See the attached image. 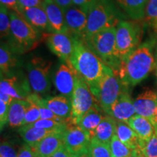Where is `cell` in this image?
<instances>
[{
	"label": "cell",
	"instance_id": "6da1fadb",
	"mask_svg": "<svg viewBox=\"0 0 157 157\" xmlns=\"http://www.w3.org/2000/svg\"><path fill=\"white\" fill-rule=\"evenodd\" d=\"M74 52L70 59V66L89 85L97 100L99 84L109 66L79 39L74 38Z\"/></svg>",
	"mask_w": 157,
	"mask_h": 157
},
{
	"label": "cell",
	"instance_id": "7a4b0ae2",
	"mask_svg": "<svg viewBox=\"0 0 157 157\" xmlns=\"http://www.w3.org/2000/svg\"><path fill=\"white\" fill-rule=\"evenodd\" d=\"M156 63L153 53V44L145 42L121 59L119 75L125 87L140 84L152 72Z\"/></svg>",
	"mask_w": 157,
	"mask_h": 157
},
{
	"label": "cell",
	"instance_id": "3957f363",
	"mask_svg": "<svg viewBox=\"0 0 157 157\" xmlns=\"http://www.w3.org/2000/svg\"><path fill=\"white\" fill-rule=\"evenodd\" d=\"M87 15V26L82 41L98 31L117 26L123 18L112 0H95L90 6Z\"/></svg>",
	"mask_w": 157,
	"mask_h": 157
},
{
	"label": "cell",
	"instance_id": "277c9868",
	"mask_svg": "<svg viewBox=\"0 0 157 157\" xmlns=\"http://www.w3.org/2000/svg\"><path fill=\"white\" fill-rule=\"evenodd\" d=\"M116 34V26L111 27L98 31L83 42L104 63L119 73L121 60L118 55Z\"/></svg>",
	"mask_w": 157,
	"mask_h": 157
},
{
	"label": "cell",
	"instance_id": "5b68a950",
	"mask_svg": "<svg viewBox=\"0 0 157 157\" xmlns=\"http://www.w3.org/2000/svg\"><path fill=\"white\" fill-rule=\"evenodd\" d=\"M10 46L18 54L32 49L39 39L41 31L32 26L17 12L10 11Z\"/></svg>",
	"mask_w": 157,
	"mask_h": 157
},
{
	"label": "cell",
	"instance_id": "8992f818",
	"mask_svg": "<svg viewBox=\"0 0 157 157\" xmlns=\"http://www.w3.org/2000/svg\"><path fill=\"white\" fill-rule=\"evenodd\" d=\"M124 87L119 73L109 66L100 82L97 97L98 103L105 114L110 116L111 108Z\"/></svg>",
	"mask_w": 157,
	"mask_h": 157
},
{
	"label": "cell",
	"instance_id": "52a82bcc",
	"mask_svg": "<svg viewBox=\"0 0 157 157\" xmlns=\"http://www.w3.org/2000/svg\"><path fill=\"white\" fill-rule=\"evenodd\" d=\"M95 99L88 84L77 74L75 88L71 100L72 109L68 124L78 125L83 116L98 102Z\"/></svg>",
	"mask_w": 157,
	"mask_h": 157
},
{
	"label": "cell",
	"instance_id": "ba28073f",
	"mask_svg": "<svg viewBox=\"0 0 157 157\" xmlns=\"http://www.w3.org/2000/svg\"><path fill=\"white\" fill-rule=\"evenodd\" d=\"M51 66L52 63L40 57H34L27 63L28 78L34 93L43 95H46L50 90Z\"/></svg>",
	"mask_w": 157,
	"mask_h": 157
},
{
	"label": "cell",
	"instance_id": "9c48e42d",
	"mask_svg": "<svg viewBox=\"0 0 157 157\" xmlns=\"http://www.w3.org/2000/svg\"><path fill=\"white\" fill-rule=\"evenodd\" d=\"M116 29L117 49L121 60L140 46L141 31L137 24L123 20L119 21Z\"/></svg>",
	"mask_w": 157,
	"mask_h": 157
},
{
	"label": "cell",
	"instance_id": "30bf717a",
	"mask_svg": "<svg viewBox=\"0 0 157 157\" xmlns=\"http://www.w3.org/2000/svg\"><path fill=\"white\" fill-rule=\"evenodd\" d=\"M91 137L78 125L68 124L63 131V146L72 156L89 151Z\"/></svg>",
	"mask_w": 157,
	"mask_h": 157
},
{
	"label": "cell",
	"instance_id": "8fae6325",
	"mask_svg": "<svg viewBox=\"0 0 157 157\" xmlns=\"http://www.w3.org/2000/svg\"><path fill=\"white\" fill-rule=\"evenodd\" d=\"M47 45L52 53L70 66L74 52V37L66 33H52L47 39Z\"/></svg>",
	"mask_w": 157,
	"mask_h": 157
},
{
	"label": "cell",
	"instance_id": "7c38bea8",
	"mask_svg": "<svg viewBox=\"0 0 157 157\" xmlns=\"http://www.w3.org/2000/svg\"><path fill=\"white\" fill-rule=\"evenodd\" d=\"M31 87L29 78L13 75L10 77L1 78L0 93L7 94L13 99L25 100L31 95Z\"/></svg>",
	"mask_w": 157,
	"mask_h": 157
},
{
	"label": "cell",
	"instance_id": "4fadbf2b",
	"mask_svg": "<svg viewBox=\"0 0 157 157\" xmlns=\"http://www.w3.org/2000/svg\"><path fill=\"white\" fill-rule=\"evenodd\" d=\"M64 15L68 34L74 38L83 39L87 26V13L73 5L64 12Z\"/></svg>",
	"mask_w": 157,
	"mask_h": 157
},
{
	"label": "cell",
	"instance_id": "5bb4252c",
	"mask_svg": "<svg viewBox=\"0 0 157 157\" xmlns=\"http://www.w3.org/2000/svg\"><path fill=\"white\" fill-rule=\"evenodd\" d=\"M76 76L75 69L63 62L60 64L55 75L54 84L57 90L70 100L75 88Z\"/></svg>",
	"mask_w": 157,
	"mask_h": 157
},
{
	"label": "cell",
	"instance_id": "9a60e30c",
	"mask_svg": "<svg viewBox=\"0 0 157 157\" xmlns=\"http://www.w3.org/2000/svg\"><path fill=\"white\" fill-rule=\"evenodd\" d=\"M127 87L124 88L117 101L113 105L110 116L117 121L127 123V121L136 114L134 105V101L130 97Z\"/></svg>",
	"mask_w": 157,
	"mask_h": 157
},
{
	"label": "cell",
	"instance_id": "2e32d148",
	"mask_svg": "<svg viewBox=\"0 0 157 157\" xmlns=\"http://www.w3.org/2000/svg\"><path fill=\"white\" fill-rule=\"evenodd\" d=\"M136 114L146 117L152 122L156 115L157 94L154 90L147 89L137 96L134 101Z\"/></svg>",
	"mask_w": 157,
	"mask_h": 157
},
{
	"label": "cell",
	"instance_id": "e0dca14e",
	"mask_svg": "<svg viewBox=\"0 0 157 157\" xmlns=\"http://www.w3.org/2000/svg\"><path fill=\"white\" fill-rule=\"evenodd\" d=\"M42 7L48 16L52 33L68 34L63 10L53 0H44Z\"/></svg>",
	"mask_w": 157,
	"mask_h": 157
},
{
	"label": "cell",
	"instance_id": "ac0fdd59",
	"mask_svg": "<svg viewBox=\"0 0 157 157\" xmlns=\"http://www.w3.org/2000/svg\"><path fill=\"white\" fill-rule=\"evenodd\" d=\"M63 131H56L49 135L33 147L36 157H50L56 153L63 145Z\"/></svg>",
	"mask_w": 157,
	"mask_h": 157
},
{
	"label": "cell",
	"instance_id": "d6986e66",
	"mask_svg": "<svg viewBox=\"0 0 157 157\" xmlns=\"http://www.w3.org/2000/svg\"><path fill=\"white\" fill-rule=\"evenodd\" d=\"M17 55L8 43L2 42L0 48V69L1 78H7L15 75V68L18 65Z\"/></svg>",
	"mask_w": 157,
	"mask_h": 157
},
{
	"label": "cell",
	"instance_id": "ffe728a7",
	"mask_svg": "<svg viewBox=\"0 0 157 157\" xmlns=\"http://www.w3.org/2000/svg\"><path fill=\"white\" fill-rule=\"evenodd\" d=\"M19 14L39 31L52 33L48 16L42 6L22 9Z\"/></svg>",
	"mask_w": 157,
	"mask_h": 157
},
{
	"label": "cell",
	"instance_id": "44dd1931",
	"mask_svg": "<svg viewBox=\"0 0 157 157\" xmlns=\"http://www.w3.org/2000/svg\"><path fill=\"white\" fill-rule=\"evenodd\" d=\"M43 103L58 117L68 120L71 113V101L64 95L43 98Z\"/></svg>",
	"mask_w": 157,
	"mask_h": 157
},
{
	"label": "cell",
	"instance_id": "7402d4cb",
	"mask_svg": "<svg viewBox=\"0 0 157 157\" xmlns=\"http://www.w3.org/2000/svg\"><path fill=\"white\" fill-rule=\"evenodd\" d=\"M101 110L102 109L99 103L98 102H96L93 106L83 116L78 124V126L85 131L91 138L95 136L96 129L104 117Z\"/></svg>",
	"mask_w": 157,
	"mask_h": 157
},
{
	"label": "cell",
	"instance_id": "603a6c76",
	"mask_svg": "<svg viewBox=\"0 0 157 157\" xmlns=\"http://www.w3.org/2000/svg\"><path fill=\"white\" fill-rule=\"evenodd\" d=\"M127 124L135 131L140 140L148 141L156 133L151 121L142 116L135 114L127 121Z\"/></svg>",
	"mask_w": 157,
	"mask_h": 157
},
{
	"label": "cell",
	"instance_id": "cb8c5ba5",
	"mask_svg": "<svg viewBox=\"0 0 157 157\" xmlns=\"http://www.w3.org/2000/svg\"><path fill=\"white\" fill-rule=\"evenodd\" d=\"M65 130V129H64ZM56 131H63L60 129H49L38 128L31 126L30 124L23 125L18 129V133L25 143L32 147H34L37 143L42 140L44 137L48 136Z\"/></svg>",
	"mask_w": 157,
	"mask_h": 157
},
{
	"label": "cell",
	"instance_id": "d4e9b609",
	"mask_svg": "<svg viewBox=\"0 0 157 157\" xmlns=\"http://www.w3.org/2000/svg\"><path fill=\"white\" fill-rule=\"evenodd\" d=\"M117 120L109 115L104 116L96 129L95 137L102 143L110 145L113 137L117 134Z\"/></svg>",
	"mask_w": 157,
	"mask_h": 157
},
{
	"label": "cell",
	"instance_id": "484cf974",
	"mask_svg": "<svg viewBox=\"0 0 157 157\" xmlns=\"http://www.w3.org/2000/svg\"><path fill=\"white\" fill-rule=\"evenodd\" d=\"M124 12L133 20H141L145 17L149 0H117Z\"/></svg>",
	"mask_w": 157,
	"mask_h": 157
},
{
	"label": "cell",
	"instance_id": "4316f807",
	"mask_svg": "<svg viewBox=\"0 0 157 157\" xmlns=\"http://www.w3.org/2000/svg\"><path fill=\"white\" fill-rule=\"evenodd\" d=\"M29 102L25 100L13 99L10 105L8 124L11 127L23 126Z\"/></svg>",
	"mask_w": 157,
	"mask_h": 157
},
{
	"label": "cell",
	"instance_id": "83f0119b",
	"mask_svg": "<svg viewBox=\"0 0 157 157\" xmlns=\"http://www.w3.org/2000/svg\"><path fill=\"white\" fill-rule=\"evenodd\" d=\"M117 135L124 144L132 149H138L140 146V138L135 131L123 121H117Z\"/></svg>",
	"mask_w": 157,
	"mask_h": 157
},
{
	"label": "cell",
	"instance_id": "f1b7e54d",
	"mask_svg": "<svg viewBox=\"0 0 157 157\" xmlns=\"http://www.w3.org/2000/svg\"><path fill=\"white\" fill-rule=\"evenodd\" d=\"M112 157H141L139 149H132L120 140L116 134L110 143Z\"/></svg>",
	"mask_w": 157,
	"mask_h": 157
},
{
	"label": "cell",
	"instance_id": "f546056e",
	"mask_svg": "<svg viewBox=\"0 0 157 157\" xmlns=\"http://www.w3.org/2000/svg\"><path fill=\"white\" fill-rule=\"evenodd\" d=\"M89 152L92 157H112L110 145L101 142L95 137L90 140Z\"/></svg>",
	"mask_w": 157,
	"mask_h": 157
},
{
	"label": "cell",
	"instance_id": "4dcf8cb0",
	"mask_svg": "<svg viewBox=\"0 0 157 157\" xmlns=\"http://www.w3.org/2000/svg\"><path fill=\"white\" fill-rule=\"evenodd\" d=\"M10 11L7 7L0 6V34L1 38H9L10 34Z\"/></svg>",
	"mask_w": 157,
	"mask_h": 157
},
{
	"label": "cell",
	"instance_id": "1f68e13d",
	"mask_svg": "<svg viewBox=\"0 0 157 157\" xmlns=\"http://www.w3.org/2000/svg\"><path fill=\"white\" fill-rule=\"evenodd\" d=\"M138 149L143 157H157V135L156 133L148 141L140 140Z\"/></svg>",
	"mask_w": 157,
	"mask_h": 157
},
{
	"label": "cell",
	"instance_id": "d6a6232c",
	"mask_svg": "<svg viewBox=\"0 0 157 157\" xmlns=\"http://www.w3.org/2000/svg\"><path fill=\"white\" fill-rule=\"evenodd\" d=\"M144 18L147 24L157 34V0H149Z\"/></svg>",
	"mask_w": 157,
	"mask_h": 157
},
{
	"label": "cell",
	"instance_id": "836d02e7",
	"mask_svg": "<svg viewBox=\"0 0 157 157\" xmlns=\"http://www.w3.org/2000/svg\"><path fill=\"white\" fill-rule=\"evenodd\" d=\"M29 102V106L27 108L26 113H25L24 121H23V125L31 124L36 122L39 119H41L40 110L38 105L32 101L26 100Z\"/></svg>",
	"mask_w": 157,
	"mask_h": 157
},
{
	"label": "cell",
	"instance_id": "e575fe53",
	"mask_svg": "<svg viewBox=\"0 0 157 157\" xmlns=\"http://www.w3.org/2000/svg\"><path fill=\"white\" fill-rule=\"evenodd\" d=\"M19 149L10 141H2L0 146V157H17Z\"/></svg>",
	"mask_w": 157,
	"mask_h": 157
},
{
	"label": "cell",
	"instance_id": "d590c367",
	"mask_svg": "<svg viewBox=\"0 0 157 157\" xmlns=\"http://www.w3.org/2000/svg\"><path fill=\"white\" fill-rule=\"evenodd\" d=\"M9 109L10 105L0 100V126H1V130H2L6 124L8 123Z\"/></svg>",
	"mask_w": 157,
	"mask_h": 157
},
{
	"label": "cell",
	"instance_id": "8d00e7d4",
	"mask_svg": "<svg viewBox=\"0 0 157 157\" xmlns=\"http://www.w3.org/2000/svg\"><path fill=\"white\" fill-rule=\"evenodd\" d=\"M21 11L24 8L42 7L44 0H18ZM20 11V13H21Z\"/></svg>",
	"mask_w": 157,
	"mask_h": 157
},
{
	"label": "cell",
	"instance_id": "74e56055",
	"mask_svg": "<svg viewBox=\"0 0 157 157\" xmlns=\"http://www.w3.org/2000/svg\"><path fill=\"white\" fill-rule=\"evenodd\" d=\"M17 157H36V156L32 147L25 143L20 148Z\"/></svg>",
	"mask_w": 157,
	"mask_h": 157
},
{
	"label": "cell",
	"instance_id": "f35d334b",
	"mask_svg": "<svg viewBox=\"0 0 157 157\" xmlns=\"http://www.w3.org/2000/svg\"><path fill=\"white\" fill-rule=\"evenodd\" d=\"M0 2H1V5L5 6L12 11L20 13L21 7H20L18 0H0Z\"/></svg>",
	"mask_w": 157,
	"mask_h": 157
},
{
	"label": "cell",
	"instance_id": "ab89813d",
	"mask_svg": "<svg viewBox=\"0 0 157 157\" xmlns=\"http://www.w3.org/2000/svg\"><path fill=\"white\" fill-rule=\"evenodd\" d=\"M95 1V0H73V4L74 6L82 9L87 13L90 6Z\"/></svg>",
	"mask_w": 157,
	"mask_h": 157
},
{
	"label": "cell",
	"instance_id": "60d3db41",
	"mask_svg": "<svg viewBox=\"0 0 157 157\" xmlns=\"http://www.w3.org/2000/svg\"><path fill=\"white\" fill-rule=\"evenodd\" d=\"M53 1L63 10V12L74 5L73 0H53Z\"/></svg>",
	"mask_w": 157,
	"mask_h": 157
},
{
	"label": "cell",
	"instance_id": "b9f144b4",
	"mask_svg": "<svg viewBox=\"0 0 157 157\" xmlns=\"http://www.w3.org/2000/svg\"><path fill=\"white\" fill-rule=\"evenodd\" d=\"M50 157H72L67 149L63 145L58 149L56 153H54Z\"/></svg>",
	"mask_w": 157,
	"mask_h": 157
},
{
	"label": "cell",
	"instance_id": "7bdbcfd3",
	"mask_svg": "<svg viewBox=\"0 0 157 157\" xmlns=\"http://www.w3.org/2000/svg\"><path fill=\"white\" fill-rule=\"evenodd\" d=\"M0 100L5 102V103L8 104V105H10L12 101H13V98L7 94L0 93Z\"/></svg>",
	"mask_w": 157,
	"mask_h": 157
},
{
	"label": "cell",
	"instance_id": "ee69618b",
	"mask_svg": "<svg viewBox=\"0 0 157 157\" xmlns=\"http://www.w3.org/2000/svg\"><path fill=\"white\" fill-rule=\"evenodd\" d=\"M72 157H92L91 155L90 154V152H85L83 153V154H79V155H76V156H73Z\"/></svg>",
	"mask_w": 157,
	"mask_h": 157
},
{
	"label": "cell",
	"instance_id": "f6af8a7d",
	"mask_svg": "<svg viewBox=\"0 0 157 157\" xmlns=\"http://www.w3.org/2000/svg\"><path fill=\"white\" fill-rule=\"evenodd\" d=\"M153 125H154V128L156 129L157 128V107H156V115H155V117L154 118V119H153L152 122Z\"/></svg>",
	"mask_w": 157,
	"mask_h": 157
},
{
	"label": "cell",
	"instance_id": "bcb514c9",
	"mask_svg": "<svg viewBox=\"0 0 157 157\" xmlns=\"http://www.w3.org/2000/svg\"><path fill=\"white\" fill-rule=\"evenodd\" d=\"M156 66H157V48H156Z\"/></svg>",
	"mask_w": 157,
	"mask_h": 157
},
{
	"label": "cell",
	"instance_id": "7dc6e473",
	"mask_svg": "<svg viewBox=\"0 0 157 157\" xmlns=\"http://www.w3.org/2000/svg\"><path fill=\"white\" fill-rule=\"evenodd\" d=\"M155 130H156V134L157 135V128H156V129H155Z\"/></svg>",
	"mask_w": 157,
	"mask_h": 157
},
{
	"label": "cell",
	"instance_id": "c3c4849f",
	"mask_svg": "<svg viewBox=\"0 0 157 157\" xmlns=\"http://www.w3.org/2000/svg\"><path fill=\"white\" fill-rule=\"evenodd\" d=\"M156 75H157V68H156Z\"/></svg>",
	"mask_w": 157,
	"mask_h": 157
},
{
	"label": "cell",
	"instance_id": "681fc988",
	"mask_svg": "<svg viewBox=\"0 0 157 157\" xmlns=\"http://www.w3.org/2000/svg\"><path fill=\"white\" fill-rule=\"evenodd\" d=\"M141 157H143V156H141Z\"/></svg>",
	"mask_w": 157,
	"mask_h": 157
}]
</instances>
